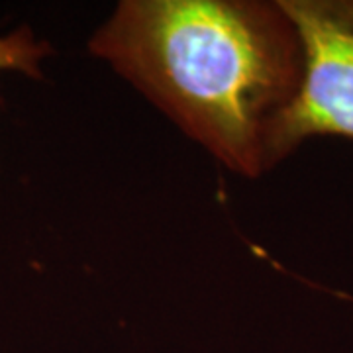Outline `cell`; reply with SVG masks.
Wrapping results in <instances>:
<instances>
[{"label":"cell","instance_id":"1","mask_svg":"<svg viewBox=\"0 0 353 353\" xmlns=\"http://www.w3.org/2000/svg\"><path fill=\"white\" fill-rule=\"evenodd\" d=\"M88 50L228 169L267 171V141L303 79V46L279 2L124 0Z\"/></svg>","mask_w":353,"mask_h":353},{"label":"cell","instance_id":"2","mask_svg":"<svg viewBox=\"0 0 353 353\" xmlns=\"http://www.w3.org/2000/svg\"><path fill=\"white\" fill-rule=\"evenodd\" d=\"M303 46V79L267 141V167L314 136L353 138V0H279Z\"/></svg>","mask_w":353,"mask_h":353},{"label":"cell","instance_id":"3","mask_svg":"<svg viewBox=\"0 0 353 353\" xmlns=\"http://www.w3.org/2000/svg\"><path fill=\"white\" fill-rule=\"evenodd\" d=\"M50 53L46 41H36L28 28H20L6 38H0V71L16 69L26 75L39 77V61Z\"/></svg>","mask_w":353,"mask_h":353}]
</instances>
